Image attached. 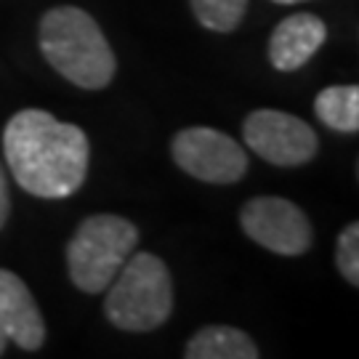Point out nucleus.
<instances>
[{
	"label": "nucleus",
	"mask_w": 359,
	"mask_h": 359,
	"mask_svg": "<svg viewBox=\"0 0 359 359\" xmlns=\"http://www.w3.org/2000/svg\"><path fill=\"white\" fill-rule=\"evenodd\" d=\"M3 152L16 184L40 200H65L88 176L86 130L46 109H22L3 130Z\"/></svg>",
	"instance_id": "f257e3e1"
},
{
	"label": "nucleus",
	"mask_w": 359,
	"mask_h": 359,
	"mask_svg": "<svg viewBox=\"0 0 359 359\" xmlns=\"http://www.w3.org/2000/svg\"><path fill=\"white\" fill-rule=\"evenodd\" d=\"M40 51L46 62L86 90L107 88L115 77L117 62L109 40L93 16L77 6H59L40 19Z\"/></svg>",
	"instance_id": "f03ea898"
},
{
	"label": "nucleus",
	"mask_w": 359,
	"mask_h": 359,
	"mask_svg": "<svg viewBox=\"0 0 359 359\" xmlns=\"http://www.w3.org/2000/svg\"><path fill=\"white\" fill-rule=\"evenodd\" d=\"M107 320L126 333H149L173 311V280L154 253H130L107 293Z\"/></svg>",
	"instance_id": "7ed1b4c3"
},
{
	"label": "nucleus",
	"mask_w": 359,
	"mask_h": 359,
	"mask_svg": "<svg viewBox=\"0 0 359 359\" xmlns=\"http://www.w3.org/2000/svg\"><path fill=\"white\" fill-rule=\"evenodd\" d=\"M139 229L115 213L86 218L67 243V271L83 293H102L136 250Z\"/></svg>",
	"instance_id": "20e7f679"
},
{
	"label": "nucleus",
	"mask_w": 359,
	"mask_h": 359,
	"mask_svg": "<svg viewBox=\"0 0 359 359\" xmlns=\"http://www.w3.org/2000/svg\"><path fill=\"white\" fill-rule=\"evenodd\" d=\"M243 139L258 157L280 168L306 165L320 149L317 133L306 120L280 109L250 112L243 123Z\"/></svg>",
	"instance_id": "39448f33"
},
{
	"label": "nucleus",
	"mask_w": 359,
	"mask_h": 359,
	"mask_svg": "<svg viewBox=\"0 0 359 359\" xmlns=\"http://www.w3.org/2000/svg\"><path fill=\"white\" fill-rule=\"evenodd\" d=\"M181 170L208 184H234L248 170V154L229 133L216 128H184L170 144Z\"/></svg>",
	"instance_id": "423d86ee"
},
{
	"label": "nucleus",
	"mask_w": 359,
	"mask_h": 359,
	"mask_svg": "<svg viewBox=\"0 0 359 359\" xmlns=\"http://www.w3.org/2000/svg\"><path fill=\"white\" fill-rule=\"evenodd\" d=\"M243 231L277 256H304L314 231L306 213L285 197H253L240 210Z\"/></svg>",
	"instance_id": "0eeeda50"
},
{
	"label": "nucleus",
	"mask_w": 359,
	"mask_h": 359,
	"mask_svg": "<svg viewBox=\"0 0 359 359\" xmlns=\"http://www.w3.org/2000/svg\"><path fill=\"white\" fill-rule=\"evenodd\" d=\"M0 327L25 351H38L46 341V322L19 274L0 269Z\"/></svg>",
	"instance_id": "6e6552de"
},
{
	"label": "nucleus",
	"mask_w": 359,
	"mask_h": 359,
	"mask_svg": "<svg viewBox=\"0 0 359 359\" xmlns=\"http://www.w3.org/2000/svg\"><path fill=\"white\" fill-rule=\"evenodd\" d=\"M327 25L317 13H290L274 27L269 38V62L280 72H295L322 48Z\"/></svg>",
	"instance_id": "1a4fd4ad"
},
{
	"label": "nucleus",
	"mask_w": 359,
	"mask_h": 359,
	"mask_svg": "<svg viewBox=\"0 0 359 359\" xmlns=\"http://www.w3.org/2000/svg\"><path fill=\"white\" fill-rule=\"evenodd\" d=\"M187 359H256L258 346L240 327L210 325L192 335L184 348Z\"/></svg>",
	"instance_id": "9d476101"
},
{
	"label": "nucleus",
	"mask_w": 359,
	"mask_h": 359,
	"mask_svg": "<svg viewBox=\"0 0 359 359\" xmlns=\"http://www.w3.org/2000/svg\"><path fill=\"white\" fill-rule=\"evenodd\" d=\"M314 115L327 128L338 133H357L359 130V88L357 86H330L317 93Z\"/></svg>",
	"instance_id": "9b49d317"
},
{
	"label": "nucleus",
	"mask_w": 359,
	"mask_h": 359,
	"mask_svg": "<svg viewBox=\"0 0 359 359\" xmlns=\"http://www.w3.org/2000/svg\"><path fill=\"white\" fill-rule=\"evenodd\" d=\"M192 13L210 32H231L243 22L248 0H189Z\"/></svg>",
	"instance_id": "f8f14e48"
},
{
	"label": "nucleus",
	"mask_w": 359,
	"mask_h": 359,
	"mask_svg": "<svg viewBox=\"0 0 359 359\" xmlns=\"http://www.w3.org/2000/svg\"><path fill=\"white\" fill-rule=\"evenodd\" d=\"M335 261H338V271L348 285H359V224H348L346 229L338 237V248H335Z\"/></svg>",
	"instance_id": "ddd939ff"
},
{
	"label": "nucleus",
	"mask_w": 359,
	"mask_h": 359,
	"mask_svg": "<svg viewBox=\"0 0 359 359\" xmlns=\"http://www.w3.org/2000/svg\"><path fill=\"white\" fill-rule=\"evenodd\" d=\"M8 213H11V197H8V181H6V170H3V163H0V229L6 226Z\"/></svg>",
	"instance_id": "4468645a"
},
{
	"label": "nucleus",
	"mask_w": 359,
	"mask_h": 359,
	"mask_svg": "<svg viewBox=\"0 0 359 359\" xmlns=\"http://www.w3.org/2000/svg\"><path fill=\"white\" fill-rule=\"evenodd\" d=\"M6 344H8V338H6V333H3V327H0V354L6 351Z\"/></svg>",
	"instance_id": "2eb2a0df"
},
{
	"label": "nucleus",
	"mask_w": 359,
	"mask_h": 359,
	"mask_svg": "<svg viewBox=\"0 0 359 359\" xmlns=\"http://www.w3.org/2000/svg\"><path fill=\"white\" fill-rule=\"evenodd\" d=\"M271 3H283V6H295V3H306V0H271Z\"/></svg>",
	"instance_id": "dca6fc26"
}]
</instances>
